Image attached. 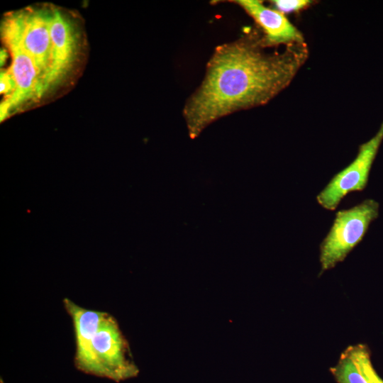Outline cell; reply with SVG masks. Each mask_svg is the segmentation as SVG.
I'll return each mask as SVG.
<instances>
[{"label":"cell","instance_id":"cell-1","mask_svg":"<svg viewBox=\"0 0 383 383\" xmlns=\"http://www.w3.org/2000/svg\"><path fill=\"white\" fill-rule=\"evenodd\" d=\"M266 48L262 35L252 30L215 49L183 109L192 138L223 116L267 104L290 84L308 56L305 43L287 45L282 52Z\"/></svg>","mask_w":383,"mask_h":383},{"label":"cell","instance_id":"cell-2","mask_svg":"<svg viewBox=\"0 0 383 383\" xmlns=\"http://www.w3.org/2000/svg\"><path fill=\"white\" fill-rule=\"evenodd\" d=\"M63 304L74 326V365L79 370L115 382L138 375L129 344L113 316L83 308L67 298Z\"/></svg>","mask_w":383,"mask_h":383},{"label":"cell","instance_id":"cell-3","mask_svg":"<svg viewBox=\"0 0 383 383\" xmlns=\"http://www.w3.org/2000/svg\"><path fill=\"white\" fill-rule=\"evenodd\" d=\"M51 7H29L9 13L1 25V36L8 48L20 49L29 55L50 89L52 70Z\"/></svg>","mask_w":383,"mask_h":383},{"label":"cell","instance_id":"cell-4","mask_svg":"<svg viewBox=\"0 0 383 383\" xmlns=\"http://www.w3.org/2000/svg\"><path fill=\"white\" fill-rule=\"evenodd\" d=\"M379 209L377 201L367 199L336 213L333 225L320 245L321 273L342 262L363 239L370 223L378 217Z\"/></svg>","mask_w":383,"mask_h":383},{"label":"cell","instance_id":"cell-5","mask_svg":"<svg viewBox=\"0 0 383 383\" xmlns=\"http://www.w3.org/2000/svg\"><path fill=\"white\" fill-rule=\"evenodd\" d=\"M382 140L383 122L375 135L360 146L354 160L333 176L317 195V202L323 209L333 211L346 195L365 189Z\"/></svg>","mask_w":383,"mask_h":383},{"label":"cell","instance_id":"cell-6","mask_svg":"<svg viewBox=\"0 0 383 383\" xmlns=\"http://www.w3.org/2000/svg\"><path fill=\"white\" fill-rule=\"evenodd\" d=\"M9 50L12 62L8 70L14 79L16 90L11 99L1 103V120L24 103L40 99L46 92L42 77L32 58L20 49Z\"/></svg>","mask_w":383,"mask_h":383},{"label":"cell","instance_id":"cell-7","mask_svg":"<svg viewBox=\"0 0 383 383\" xmlns=\"http://www.w3.org/2000/svg\"><path fill=\"white\" fill-rule=\"evenodd\" d=\"M50 38L52 70L50 88L57 84L69 71L77 50L78 37L71 19L60 9L51 7Z\"/></svg>","mask_w":383,"mask_h":383},{"label":"cell","instance_id":"cell-8","mask_svg":"<svg viewBox=\"0 0 383 383\" xmlns=\"http://www.w3.org/2000/svg\"><path fill=\"white\" fill-rule=\"evenodd\" d=\"M233 2L239 5L260 26L266 47L304 43L301 33L279 11L267 7L258 0Z\"/></svg>","mask_w":383,"mask_h":383},{"label":"cell","instance_id":"cell-9","mask_svg":"<svg viewBox=\"0 0 383 383\" xmlns=\"http://www.w3.org/2000/svg\"><path fill=\"white\" fill-rule=\"evenodd\" d=\"M345 351L368 383H383V379L372 365L368 350L365 345L350 346Z\"/></svg>","mask_w":383,"mask_h":383},{"label":"cell","instance_id":"cell-10","mask_svg":"<svg viewBox=\"0 0 383 383\" xmlns=\"http://www.w3.org/2000/svg\"><path fill=\"white\" fill-rule=\"evenodd\" d=\"M331 372L338 383H368L345 350Z\"/></svg>","mask_w":383,"mask_h":383},{"label":"cell","instance_id":"cell-11","mask_svg":"<svg viewBox=\"0 0 383 383\" xmlns=\"http://www.w3.org/2000/svg\"><path fill=\"white\" fill-rule=\"evenodd\" d=\"M277 10L282 13H290L300 11L308 7L311 1L309 0H276L272 1Z\"/></svg>","mask_w":383,"mask_h":383},{"label":"cell","instance_id":"cell-12","mask_svg":"<svg viewBox=\"0 0 383 383\" xmlns=\"http://www.w3.org/2000/svg\"><path fill=\"white\" fill-rule=\"evenodd\" d=\"M0 88L1 94L4 96V101L11 99L15 92L16 83L9 70L1 71V72Z\"/></svg>","mask_w":383,"mask_h":383}]
</instances>
